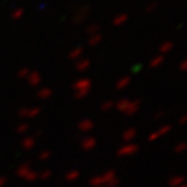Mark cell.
Segmentation results:
<instances>
[{
  "instance_id": "cell-1",
  "label": "cell",
  "mask_w": 187,
  "mask_h": 187,
  "mask_svg": "<svg viewBox=\"0 0 187 187\" xmlns=\"http://www.w3.org/2000/svg\"><path fill=\"white\" fill-rule=\"evenodd\" d=\"M173 130V126L170 124H166V125H162L161 127H159L157 131H154L152 134H150L149 137V140L150 141H154V140H158L161 137H165L167 134L170 133V131Z\"/></svg>"
},
{
  "instance_id": "cell-2",
  "label": "cell",
  "mask_w": 187,
  "mask_h": 187,
  "mask_svg": "<svg viewBox=\"0 0 187 187\" xmlns=\"http://www.w3.org/2000/svg\"><path fill=\"white\" fill-rule=\"evenodd\" d=\"M186 183V177L183 176V175H175L173 177H170L168 179V183L167 185L169 187H178L179 185Z\"/></svg>"
},
{
  "instance_id": "cell-3",
  "label": "cell",
  "mask_w": 187,
  "mask_h": 187,
  "mask_svg": "<svg viewBox=\"0 0 187 187\" xmlns=\"http://www.w3.org/2000/svg\"><path fill=\"white\" fill-rule=\"evenodd\" d=\"M173 49H174V43L171 41H167V42H164V43L160 45L159 51H160L161 55H164V54L169 53L170 51H173Z\"/></svg>"
},
{
  "instance_id": "cell-4",
  "label": "cell",
  "mask_w": 187,
  "mask_h": 187,
  "mask_svg": "<svg viewBox=\"0 0 187 187\" xmlns=\"http://www.w3.org/2000/svg\"><path fill=\"white\" fill-rule=\"evenodd\" d=\"M164 61H165V57L164 55H157V57H154V58L152 59L151 61H150V67L151 68H158L159 65H161L164 63Z\"/></svg>"
},
{
  "instance_id": "cell-5",
  "label": "cell",
  "mask_w": 187,
  "mask_h": 187,
  "mask_svg": "<svg viewBox=\"0 0 187 187\" xmlns=\"http://www.w3.org/2000/svg\"><path fill=\"white\" fill-rule=\"evenodd\" d=\"M174 151L176 152V153H184L185 151H187V142H179V143H177L175 145V148H174Z\"/></svg>"
},
{
  "instance_id": "cell-6",
  "label": "cell",
  "mask_w": 187,
  "mask_h": 187,
  "mask_svg": "<svg viewBox=\"0 0 187 187\" xmlns=\"http://www.w3.org/2000/svg\"><path fill=\"white\" fill-rule=\"evenodd\" d=\"M179 70L183 72H187V58L184 59L179 63Z\"/></svg>"
},
{
  "instance_id": "cell-7",
  "label": "cell",
  "mask_w": 187,
  "mask_h": 187,
  "mask_svg": "<svg viewBox=\"0 0 187 187\" xmlns=\"http://www.w3.org/2000/svg\"><path fill=\"white\" fill-rule=\"evenodd\" d=\"M178 123L179 125H186L187 124V114H183V115L179 117L178 120Z\"/></svg>"
},
{
  "instance_id": "cell-8",
  "label": "cell",
  "mask_w": 187,
  "mask_h": 187,
  "mask_svg": "<svg viewBox=\"0 0 187 187\" xmlns=\"http://www.w3.org/2000/svg\"><path fill=\"white\" fill-rule=\"evenodd\" d=\"M164 115H165V112H159V113L156 114V117H154V118H156V120H158V118H161Z\"/></svg>"
},
{
  "instance_id": "cell-9",
  "label": "cell",
  "mask_w": 187,
  "mask_h": 187,
  "mask_svg": "<svg viewBox=\"0 0 187 187\" xmlns=\"http://www.w3.org/2000/svg\"><path fill=\"white\" fill-rule=\"evenodd\" d=\"M156 7H157V4H156V2H153V4H151V5L148 7V10H149V11H151V10H153Z\"/></svg>"
},
{
  "instance_id": "cell-10",
  "label": "cell",
  "mask_w": 187,
  "mask_h": 187,
  "mask_svg": "<svg viewBox=\"0 0 187 187\" xmlns=\"http://www.w3.org/2000/svg\"><path fill=\"white\" fill-rule=\"evenodd\" d=\"M178 187H187V183H184V184H181V185H179Z\"/></svg>"
}]
</instances>
